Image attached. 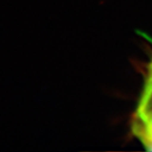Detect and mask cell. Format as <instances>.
I'll return each mask as SVG.
<instances>
[{
  "mask_svg": "<svg viewBox=\"0 0 152 152\" xmlns=\"http://www.w3.org/2000/svg\"><path fill=\"white\" fill-rule=\"evenodd\" d=\"M132 130L146 149L152 151V62L135 113Z\"/></svg>",
  "mask_w": 152,
  "mask_h": 152,
  "instance_id": "1",
  "label": "cell"
}]
</instances>
